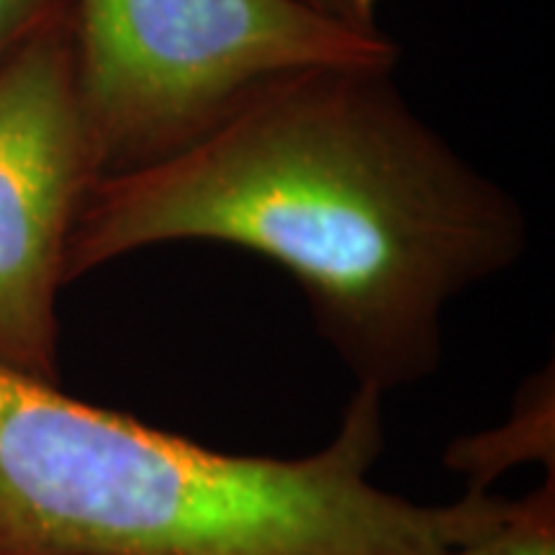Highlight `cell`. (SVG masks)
Instances as JSON below:
<instances>
[{"label": "cell", "instance_id": "6da1fadb", "mask_svg": "<svg viewBox=\"0 0 555 555\" xmlns=\"http://www.w3.org/2000/svg\"><path fill=\"white\" fill-rule=\"evenodd\" d=\"M391 75H294L163 163L99 178L69 229L65 283L168 242L240 247L294 275L358 388L386 397L429 378L448 304L522 258L527 219Z\"/></svg>", "mask_w": 555, "mask_h": 555}, {"label": "cell", "instance_id": "7a4b0ae2", "mask_svg": "<svg viewBox=\"0 0 555 555\" xmlns=\"http://www.w3.org/2000/svg\"><path fill=\"white\" fill-rule=\"evenodd\" d=\"M384 397L330 446L221 453L0 363V555H448L509 499L420 504L373 483Z\"/></svg>", "mask_w": 555, "mask_h": 555}, {"label": "cell", "instance_id": "3957f363", "mask_svg": "<svg viewBox=\"0 0 555 555\" xmlns=\"http://www.w3.org/2000/svg\"><path fill=\"white\" fill-rule=\"evenodd\" d=\"M99 176L191 147L249 99L311 69H397L401 47L307 0H69Z\"/></svg>", "mask_w": 555, "mask_h": 555}, {"label": "cell", "instance_id": "277c9868", "mask_svg": "<svg viewBox=\"0 0 555 555\" xmlns=\"http://www.w3.org/2000/svg\"><path fill=\"white\" fill-rule=\"evenodd\" d=\"M99 178L67 3L0 67V363L47 384L69 229Z\"/></svg>", "mask_w": 555, "mask_h": 555}, {"label": "cell", "instance_id": "5b68a950", "mask_svg": "<svg viewBox=\"0 0 555 555\" xmlns=\"http://www.w3.org/2000/svg\"><path fill=\"white\" fill-rule=\"evenodd\" d=\"M553 371L538 373L519 391L506 425L455 440L446 463L470 481V491H486L517 463H545L553 474Z\"/></svg>", "mask_w": 555, "mask_h": 555}, {"label": "cell", "instance_id": "8992f818", "mask_svg": "<svg viewBox=\"0 0 555 555\" xmlns=\"http://www.w3.org/2000/svg\"><path fill=\"white\" fill-rule=\"evenodd\" d=\"M448 555H555V476L525 499H509L499 522Z\"/></svg>", "mask_w": 555, "mask_h": 555}, {"label": "cell", "instance_id": "52a82bcc", "mask_svg": "<svg viewBox=\"0 0 555 555\" xmlns=\"http://www.w3.org/2000/svg\"><path fill=\"white\" fill-rule=\"evenodd\" d=\"M69 0H0V67Z\"/></svg>", "mask_w": 555, "mask_h": 555}, {"label": "cell", "instance_id": "ba28073f", "mask_svg": "<svg viewBox=\"0 0 555 555\" xmlns=\"http://www.w3.org/2000/svg\"><path fill=\"white\" fill-rule=\"evenodd\" d=\"M317 11L343 21V24L360 26V29H378L376 13L380 0H307Z\"/></svg>", "mask_w": 555, "mask_h": 555}]
</instances>
